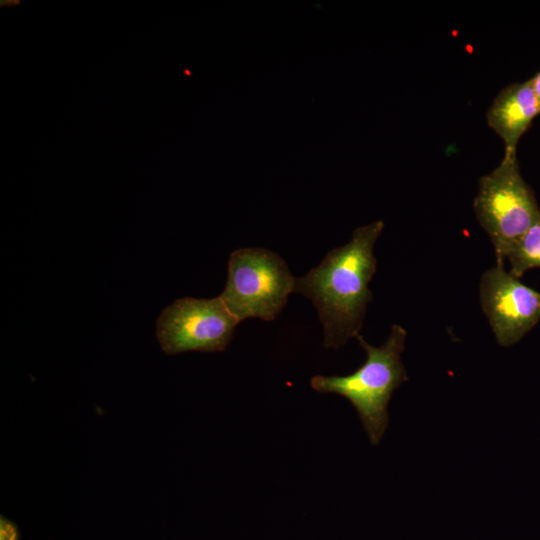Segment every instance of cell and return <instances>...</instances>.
<instances>
[{
    "instance_id": "cell-1",
    "label": "cell",
    "mask_w": 540,
    "mask_h": 540,
    "mask_svg": "<svg viewBox=\"0 0 540 540\" xmlns=\"http://www.w3.org/2000/svg\"><path fill=\"white\" fill-rule=\"evenodd\" d=\"M383 229L381 220L356 228L349 242L329 251L304 276L295 277L293 293L315 306L325 348L338 349L359 335L373 297L369 283L377 268L374 245Z\"/></svg>"
},
{
    "instance_id": "cell-2",
    "label": "cell",
    "mask_w": 540,
    "mask_h": 540,
    "mask_svg": "<svg viewBox=\"0 0 540 540\" xmlns=\"http://www.w3.org/2000/svg\"><path fill=\"white\" fill-rule=\"evenodd\" d=\"M406 336V330L394 324L386 342L376 347L359 334L356 338L366 359L356 371L344 376L315 375L310 380L315 391L338 394L352 404L373 445L380 442L388 426V404L393 392L408 380L401 361Z\"/></svg>"
},
{
    "instance_id": "cell-3",
    "label": "cell",
    "mask_w": 540,
    "mask_h": 540,
    "mask_svg": "<svg viewBox=\"0 0 540 540\" xmlns=\"http://www.w3.org/2000/svg\"><path fill=\"white\" fill-rule=\"evenodd\" d=\"M473 208L493 244L496 264L504 266L509 252L540 220V208L521 175L516 153H504L500 164L479 179Z\"/></svg>"
},
{
    "instance_id": "cell-4",
    "label": "cell",
    "mask_w": 540,
    "mask_h": 540,
    "mask_svg": "<svg viewBox=\"0 0 540 540\" xmlns=\"http://www.w3.org/2000/svg\"><path fill=\"white\" fill-rule=\"evenodd\" d=\"M294 281L279 254L265 248H239L229 256L227 281L219 297L239 322L272 321L286 306Z\"/></svg>"
},
{
    "instance_id": "cell-5",
    "label": "cell",
    "mask_w": 540,
    "mask_h": 540,
    "mask_svg": "<svg viewBox=\"0 0 540 540\" xmlns=\"http://www.w3.org/2000/svg\"><path fill=\"white\" fill-rule=\"evenodd\" d=\"M240 322L220 297H184L167 306L157 319L156 336L164 353L223 351Z\"/></svg>"
},
{
    "instance_id": "cell-6",
    "label": "cell",
    "mask_w": 540,
    "mask_h": 540,
    "mask_svg": "<svg viewBox=\"0 0 540 540\" xmlns=\"http://www.w3.org/2000/svg\"><path fill=\"white\" fill-rule=\"evenodd\" d=\"M479 296L501 346L514 345L540 320V292L523 284L503 265L496 264L482 274Z\"/></svg>"
},
{
    "instance_id": "cell-7",
    "label": "cell",
    "mask_w": 540,
    "mask_h": 540,
    "mask_svg": "<svg viewBox=\"0 0 540 540\" xmlns=\"http://www.w3.org/2000/svg\"><path fill=\"white\" fill-rule=\"evenodd\" d=\"M540 106L531 79L502 89L486 113L488 126L502 139L504 153H516L517 144Z\"/></svg>"
},
{
    "instance_id": "cell-8",
    "label": "cell",
    "mask_w": 540,
    "mask_h": 540,
    "mask_svg": "<svg viewBox=\"0 0 540 540\" xmlns=\"http://www.w3.org/2000/svg\"><path fill=\"white\" fill-rule=\"evenodd\" d=\"M509 273L520 279L533 268H540V220L517 242L507 256Z\"/></svg>"
},
{
    "instance_id": "cell-9",
    "label": "cell",
    "mask_w": 540,
    "mask_h": 540,
    "mask_svg": "<svg viewBox=\"0 0 540 540\" xmlns=\"http://www.w3.org/2000/svg\"><path fill=\"white\" fill-rule=\"evenodd\" d=\"M0 540H20L17 525L3 516L0 520Z\"/></svg>"
},
{
    "instance_id": "cell-10",
    "label": "cell",
    "mask_w": 540,
    "mask_h": 540,
    "mask_svg": "<svg viewBox=\"0 0 540 540\" xmlns=\"http://www.w3.org/2000/svg\"><path fill=\"white\" fill-rule=\"evenodd\" d=\"M531 82L540 106V71L531 78Z\"/></svg>"
}]
</instances>
